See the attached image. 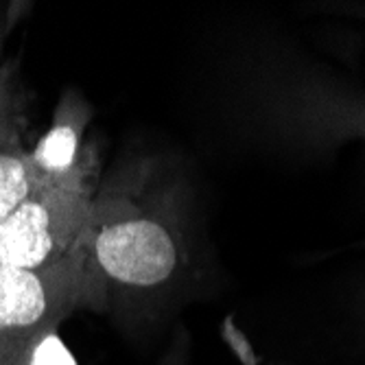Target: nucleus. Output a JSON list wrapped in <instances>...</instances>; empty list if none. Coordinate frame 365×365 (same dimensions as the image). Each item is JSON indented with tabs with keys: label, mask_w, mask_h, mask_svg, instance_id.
<instances>
[{
	"label": "nucleus",
	"mask_w": 365,
	"mask_h": 365,
	"mask_svg": "<svg viewBox=\"0 0 365 365\" xmlns=\"http://www.w3.org/2000/svg\"><path fill=\"white\" fill-rule=\"evenodd\" d=\"M92 108L79 90H66L53 112L46 134L29 151L40 186L94 184L96 155L86 145Z\"/></svg>",
	"instance_id": "nucleus-4"
},
{
	"label": "nucleus",
	"mask_w": 365,
	"mask_h": 365,
	"mask_svg": "<svg viewBox=\"0 0 365 365\" xmlns=\"http://www.w3.org/2000/svg\"><path fill=\"white\" fill-rule=\"evenodd\" d=\"M223 339H225V344L232 350H235V354L241 361V365H258L256 352L252 350L247 337L235 326V322H232V319H225L223 322Z\"/></svg>",
	"instance_id": "nucleus-8"
},
{
	"label": "nucleus",
	"mask_w": 365,
	"mask_h": 365,
	"mask_svg": "<svg viewBox=\"0 0 365 365\" xmlns=\"http://www.w3.org/2000/svg\"><path fill=\"white\" fill-rule=\"evenodd\" d=\"M79 250L108 295L112 289L155 293L169 287L182 267L175 225L120 192L94 195Z\"/></svg>",
	"instance_id": "nucleus-1"
},
{
	"label": "nucleus",
	"mask_w": 365,
	"mask_h": 365,
	"mask_svg": "<svg viewBox=\"0 0 365 365\" xmlns=\"http://www.w3.org/2000/svg\"><path fill=\"white\" fill-rule=\"evenodd\" d=\"M24 106L16 61L0 63V134L22 140Z\"/></svg>",
	"instance_id": "nucleus-7"
},
{
	"label": "nucleus",
	"mask_w": 365,
	"mask_h": 365,
	"mask_svg": "<svg viewBox=\"0 0 365 365\" xmlns=\"http://www.w3.org/2000/svg\"><path fill=\"white\" fill-rule=\"evenodd\" d=\"M0 365H79L59 328L0 335Z\"/></svg>",
	"instance_id": "nucleus-5"
},
{
	"label": "nucleus",
	"mask_w": 365,
	"mask_h": 365,
	"mask_svg": "<svg viewBox=\"0 0 365 365\" xmlns=\"http://www.w3.org/2000/svg\"><path fill=\"white\" fill-rule=\"evenodd\" d=\"M94 184L40 186L0 221V264L40 269L68 258L92 215Z\"/></svg>",
	"instance_id": "nucleus-3"
},
{
	"label": "nucleus",
	"mask_w": 365,
	"mask_h": 365,
	"mask_svg": "<svg viewBox=\"0 0 365 365\" xmlns=\"http://www.w3.org/2000/svg\"><path fill=\"white\" fill-rule=\"evenodd\" d=\"M5 140H20V138H7V136L0 134V143H5Z\"/></svg>",
	"instance_id": "nucleus-10"
},
{
	"label": "nucleus",
	"mask_w": 365,
	"mask_h": 365,
	"mask_svg": "<svg viewBox=\"0 0 365 365\" xmlns=\"http://www.w3.org/2000/svg\"><path fill=\"white\" fill-rule=\"evenodd\" d=\"M108 302V291L88 269L79 247L51 267L0 264V335L59 328L75 311H106Z\"/></svg>",
	"instance_id": "nucleus-2"
},
{
	"label": "nucleus",
	"mask_w": 365,
	"mask_h": 365,
	"mask_svg": "<svg viewBox=\"0 0 365 365\" xmlns=\"http://www.w3.org/2000/svg\"><path fill=\"white\" fill-rule=\"evenodd\" d=\"M38 188L40 184L22 140L0 143V221H5Z\"/></svg>",
	"instance_id": "nucleus-6"
},
{
	"label": "nucleus",
	"mask_w": 365,
	"mask_h": 365,
	"mask_svg": "<svg viewBox=\"0 0 365 365\" xmlns=\"http://www.w3.org/2000/svg\"><path fill=\"white\" fill-rule=\"evenodd\" d=\"M20 11H24V5H16V3H0V53H3L5 38L9 36V31L14 29V24L18 22Z\"/></svg>",
	"instance_id": "nucleus-9"
}]
</instances>
